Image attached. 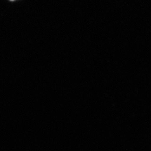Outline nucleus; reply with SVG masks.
Here are the masks:
<instances>
[{"label":"nucleus","instance_id":"nucleus-1","mask_svg":"<svg viewBox=\"0 0 151 151\" xmlns=\"http://www.w3.org/2000/svg\"><path fill=\"white\" fill-rule=\"evenodd\" d=\"M9 1H15V0H9Z\"/></svg>","mask_w":151,"mask_h":151}]
</instances>
